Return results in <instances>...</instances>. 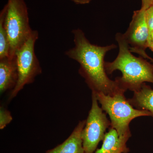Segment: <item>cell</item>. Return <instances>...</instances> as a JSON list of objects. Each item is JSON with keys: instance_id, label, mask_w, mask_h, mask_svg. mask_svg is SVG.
I'll list each match as a JSON object with an SVG mask.
<instances>
[{"instance_id": "obj_11", "label": "cell", "mask_w": 153, "mask_h": 153, "mask_svg": "<svg viewBox=\"0 0 153 153\" xmlns=\"http://www.w3.org/2000/svg\"><path fill=\"white\" fill-rule=\"evenodd\" d=\"M128 100L137 109L147 111L153 117V89L150 86L143 83L140 89L134 91L133 96Z\"/></svg>"}, {"instance_id": "obj_7", "label": "cell", "mask_w": 153, "mask_h": 153, "mask_svg": "<svg viewBox=\"0 0 153 153\" xmlns=\"http://www.w3.org/2000/svg\"><path fill=\"white\" fill-rule=\"evenodd\" d=\"M149 33L146 20V10L141 8L134 11L129 27L123 34L131 52L147 59L149 55L146 51L149 47Z\"/></svg>"}, {"instance_id": "obj_2", "label": "cell", "mask_w": 153, "mask_h": 153, "mask_svg": "<svg viewBox=\"0 0 153 153\" xmlns=\"http://www.w3.org/2000/svg\"><path fill=\"white\" fill-rule=\"evenodd\" d=\"M116 39L119 51L117 57L111 62H105L106 73L112 74L116 70L120 71L121 77L116 78L119 86L125 91L138 90L145 82L153 83V64L143 57L131 54L123 34L117 33Z\"/></svg>"}, {"instance_id": "obj_4", "label": "cell", "mask_w": 153, "mask_h": 153, "mask_svg": "<svg viewBox=\"0 0 153 153\" xmlns=\"http://www.w3.org/2000/svg\"><path fill=\"white\" fill-rule=\"evenodd\" d=\"M5 25L10 42L9 57L15 56L33 33L27 7L24 0H8Z\"/></svg>"}, {"instance_id": "obj_14", "label": "cell", "mask_w": 153, "mask_h": 153, "mask_svg": "<svg viewBox=\"0 0 153 153\" xmlns=\"http://www.w3.org/2000/svg\"><path fill=\"white\" fill-rule=\"evenodd\" d=\"M146 18L150 33L153 30V4L146 10Z\"/></svg>"}, {"instance_id": "obj_8", "label": "cell", "mask_w": 153, "mask_h": 153, "mask_svg": "<svg viewBox=\"0 0 153 153\" xmlns=\"http://www.w3.org/2000/svg\"><path fill=\"white\" fill-rule=\"evenodd\" d=\"M18 79L16 55L0 59V93L13 90Z\"/></svg>"}, {"instance_id": "obj_17", "label": "cell", "mask_w": 153, "mask_h": 153, "mask_svg": "<svg viewBox=\"0 0 153 153\" xmlns=\"http://www.w3.org/2000/svg\"><path fill=\"white\" fill-rule=\"evenodd\" d=\"M70 1L78 4H85L90 3L91 0H70Z\"/></svg>"}, {"instance_id": "obj_13", "label": "cell", "mask_w": 153, "mask_h": 153, "mask_svg": "<svg viewBox=\"0 0 153 153\" xmlns=\"http://www.w3.org/2000/svg\"><path fill=\"white\" fill-rule=\"evenodd\" d=\"M13 117L8 110L1 106L0 108V129H3L6 126L10 123Z\"/></svg>"}, {"instance_id": "obj_10", "label": "cell", "mask_w": 153, "mask_h": 153, "mask_svg": "<svg viewBox=\"0 0 153 153\" xmlns=\"http://www.w3.org/2000/svg\"><path fill=\"white\" fill-rule=\"evenodd\" d=\"M128 139L120 137L116 130L110 127L109 131L105 134L101 148L94 153H128V149L126 143Z\"/></svg>"}, {"instance_id": "obj_9", "label": "cell", "mask_w": 153, "mask_h": 153, "mask_svg": "<svg viewBox=\"0 0 153 153\" xmlns=\"http://www.w3.org/2000/svg\"><path fill=\"white\" fill-rule=\"evenodd\" d=\"M86 120L79 122L72 133L61 144L46 153H85L82 145V131Z\"/></svg>"}, {"instance_id": "obj_5", "label": "cell", "mask_w": 153, "mask_h": 153, "mask_svg": "<svg viewBox=\"0 0 153 153\" xmlns=\"http://www.w3.org/2000/svg\"><path fill=\"white\" fill-rule=\"evenodd\" d=\"M38 37V31L33 30L27 42L16 52L18 79L10 93V100L16 97L25 85L33 83L36 76L42 73L40 62L35 52V44Z\"/></svg>"}, {"instance_id": "obj_15", "label": "cell", "mask_w": 153, "mask_h": 153, "mask_svg": "<svg viewBox=\"0 0 153 153\" xmlns=\"http://www.w3.org/2000/svg\"><path fill=\"white\" fill-rule=\"evenodd\" d=\"M141 9L146 10L151 5V0H141Z\"/></svg>"}, {"instance_id": "obj_19", "label": "cell", "mask_w": 153, "mask_h": 153, "mask_svg": "<svg viewBox=\"0 0 153 153\" xmlns=\"http://www.w3.org/2000/svg\"><path fill=\"white\" fill-rule=\"evenodd\" d=\"M153 4V0H151V4Z\"/></svg>"}, {"instance_id": "obj_12", "label": "cell", "mask_w": 153, "mask_h": 153, "mask_svg": "<svg viewBox=\"0 0 153 153\" xmlns=\"http://www.w3.org/2000/svg\"><path fill=\"white\" fill-rule=\"evenodd\" d=\"M7 10L6 4L0 13V59L8 57L10 52V42L4 22Z\"/></svg>"}, {"instance_id": "obj_20", "label": "cell", "mask_w": 153, "mask_h": 153, "mask_svg": "<svg viewBox=\"0 0 153 153\" xmlns=\"http://www.w3.org/2000/svg\"><path fill=\"white\" fill-rule=\"evenodd\" d=\"M152 51H153V49H152Z\"/></svg>"}, {"instance_id": "obj_16", "label": "cell", "mask_w": 153, "mask_h": 153, "mask_svg": "<svg viewBox=\"0 0 153 153\" xmlns=\"http://www.w3.org/2000/svg\"><path fill=\"white\" fill-rule=\"evenodd\" d=\"M148 48H149L151 50L153 49V30L149 33Z\"/></svg>"}, {"instance_id": "obj_18", "label": "cell", "mask_w": 153, "mask_h": 153, "mask_svg": "<svg viewBox=\"0 0 153 153\" xmlns=\"http://www.w3.org/2000/svg\"><path fill=\"white\" fill-rule=\"evenodd\" d=\"M147 59H148V60H150L151 63H152L153 64V58H152V57H150V56H148L147 58Z\"/></svg>"}, {"instance_id": "obj_1", "label": "cell", "mask_w": 153, "mask_h": 153, "mask_svg": "<svg viewBox=\"0 0 153 153\" xmlns=\"http://www.w3.org/2000/svg\"><path fill=\"white\" fill-rule=\"evenodd\" d=\"M72 33L74 47L66 51L65 55L79 63V74L92 91L112 95L123 90L116 80L108 77L105 67L107 52L116 48V46L112 44L102 47L91 44L80 29L73 30Z\"/></svg>"}, {"instance_id": "obj_6", "label": "cell", "mask_w": 153, "mask_h": 153, "mask_svg": "<svg viewBox=\"0 0 153 153\" xmlns=\"http://www.w3.org/2000/svg\"><path fill=\"white\" fill-rule=\"evenodd\" d=\"M92 105L82 131V145L85 153H94L99 143L104 139L111 122L98 105L95 92L92 91Z\"/></svg>"}, {"instance_id": "obj_3", "label": "cell", "mask_w": 153, "mask_h": 153, "mask_svg": "<svg viewBox=\"0 0 153 153\" xmlns=\"http://www.w3.org/2000/svg\"><path fill=\"white\" fill-rule=\"evenodd\" d=\"M125 92L122 90L112 95L94 92L102 108L109 116L110 127L116 130L120 137L129 138L131 136L129 128L131 122L140 117L152 115L147 111L134 108L128 99L126 98Z\"/></svg>"}]
</instances>
